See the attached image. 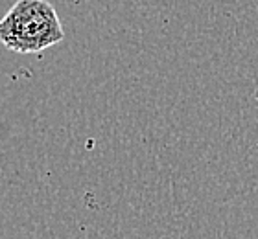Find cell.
<instances>
[{"label":"cell","mask_w":258,"mask_h":239,"mask_svg":"<svg viewBox=\"0 0 258 239\" xmlns=\"http://www.w3.org/2000/svg\"><path fill=\"white\" fill-rule=\"evenodd\" d=\"M63 39L59 15L46 0H17L0 19V43L15 53H41Z\"/></svg>","instance_id":"obj_1"},{"label":"cell","mask_w":258,"mask_h":239,"mask_svg":"<svg viewBox=\"0 0 258 239\" xmlns=\"http://www.w3.org/2000/svg\"><path fill=\"white\" fill-rule=\"evenodd\" d=\"M256 101H258V94H256Z\"/></svg>","instance_id":"obj_2"}]
</instances>
